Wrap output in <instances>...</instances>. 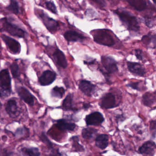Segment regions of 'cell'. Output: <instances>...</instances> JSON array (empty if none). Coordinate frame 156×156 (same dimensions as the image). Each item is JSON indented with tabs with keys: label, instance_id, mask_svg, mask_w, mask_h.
<instances>
[{
	"label": "cell",
	"instance_id": "cell-34",
	"mask_svg": "<svg viewBox=\"0 0 156 156\" xmlns=\"http://www.w3.org/2000/svg\"><path fill=\"white\" fill-rule=\"evenodd\" d=\"M143 22L145 25L149 28H152L154 25V22L152 19L149 17H145L143 18Z\"/></svg>",
	"mask_w": 156,
	"mask_h": 156
},
{
	"label": "cell",
	"instance_id": "cell-25",
	"mask_svg": "<svg viewBox=\"0 0 156 156\" xmlns=\"http://www.w3.org/2000/svg\"><path fill=\"white\" fill-rule=\"evenodd\" d=\"M23 155L27 156H37L41 155L40 151L36 147H24L22 149Z\"/></svg>",
	"mask_w": 156,
	"mask_h": 156
},
{
	"label": "cell",
	"instance_id": "cell-26",
	"mask_svg": "<svg viewBox=\"0 0 156 156\" xmlns=\"http://www.w3.org/2000/svg\"><path fill=\"white\" fill-rule=\"evenodd\" d=\"M7 9L15 14H19L20 8L19 3L16 0H10L9 5L7 8Z\"/></svg>",
	"mask_w": 156,
	"mask_h": 156
},
{
	"label": "cell",
	"instance_id": "cell-35",
	"mask_svg": "<svg viewBox=\"0 0 156 156\" xmlns=\"http://www.w3.org/2000/svg\"><path fill=\"white\" fill-rule=\"evenodd\" d=\"M126 86L128 87H131L132 89L137 90V91H141L142 90V88L140 87H141L140 86V83H139V82L130 83L128 84Z\"/></svg>",
	"mask_w": 156,
	"mask_h": 156
},
{
	"label": "cell",
	"instance_id": "cell-8",
	"mask_svg": "<svg viewBox=\"0 0 156 156\" xmlns=\"http://www.w3.org/2000/svg\"><path fill=\"white\" fill-rule=\"evenodd\" d=\"M85 120L87 126H98L104 122L105 118L100 112L96 111L87 115Z\"/></svg>",
	"mask_w": 156,
	"mask_h": 156
},
{
	"label": "cell",
	"instance_id": "cell-20",
	"mask_svg": "<svg viewBox=\"0 0 156 156\" xmlns=\"http://www.w3.org/2000/svg\"><path fill=\"white\" fill-rule=\"evenodd\" d=\"M126 1L137 11H143L146 10L147 7L146 0H126Z\"/></svg>",
	"mask_w": 156,
	"mask_h": 156
},
{
	"label": "cell",
	"instance_id": "cell-31",
	"mask_svg": "<svg viewBox=\"0 0 156 156\" xmlns=\"http://www.w3.org/2000/svg\"><path fill=\"white\" fill-rule=\"evenodd\" d=\"M11 89L6 88L0 85V97L5 98L10 95Z\"/></svg>",
	"mask_w": 156,
	"mask_h": 156
},
{
	"label": "cell",
	"instance_id": "cell-23",
	"mask_svg": "<svg viewBox=\"0 0 156 156\" xmlns=\"http://www.w3.org/2000/svg\"><path fill=\"white\" fill-rule=\"evenodd\" d=\"M98 132V130L94 128H85L82 130V136L85 139H91L96 135Z\"/></svg>",
	"mask_w": 156,
	"mask_h": 156
},
{
	"label": "cell",
	"instance_id": "cell-7",
	"mask_svg": "<svg viewBox=\"0 0 156 156\" xmlns=\"http://www.w3.org/2000/svg\"><path fill=\"white\" fill-rule=\"evenodd\" d=\"M1 38L11 52L13 54H18L20 52L21 46L18 41L5 34H2Z\"/></svg>",
	"mask_w": 156,
	"mask_h": 156
},
{
	"label": "cell",
	"instance_id": "cell-33",
	"mask_svg": "<svg viewBox=\"0 0 156 156\" xmlns=\"http://www.w3.org/2000/svg\"><path fill=\"white\" fill-rule=\"evenodd\" d=\"M26 128L24 127H20L17 129L15 133V136L18 138L23 136L26 134Z\"/></svg>",
	"mask_w": 156,
	"mask_h": 156
},
{
	"label": "cell",
	"instance_id": "cell-4",
	"mask_svg": "<svg viewBox=\"0 0 156 156\" xmlns=\"http://www.w3.org/2000/svg\"><path fill=\"white\" fill-rule=\"evenodd\" d=\"M2 30L6 32L10 35L18 38H24L25 36V32L19 26L9 22L7 19L2 20Z\"/></svg>",
	"mask_w": 156,
	"mask_h": 156
},
{
	"label": "cell",
	"instance_id": "cell-19",
	"mask_svg": "<svg viewBox=\"0 0 156 156\" xmlns=\"http://www.w3.org/2000/svg\"><path fill=\"white\" fill-rule=\"evenodd\" d=\"M6 110L8 114L11 117H15L18 113L17 102L14 99H10L7 102Z\"/></svg>",
	"mask_w": 156,
	"mask_h": 156
},
{
	"label": "cell",
	"instance_id": "cell-42",
	"mask_svg": "<svg viewBox=\"0 0 156 156\" xmlns=\"http://www.w3.org/2000/svg\"><path fill=\"white\" fill-rule=\"evenodd\" d=\"M153 1V2L155 4V2H156V0H152Z\"/></svg>",
	"mask_w": 156,
	"mask_h": 156
},
{
	"label": "cell",
	"instance_id": "cell-17",
	"mask_svg": "<svg viewBox=\"0 0 156 156\" xmlns=\"http://www.w3.org/2000/svg\"><path fill=\"white\" fill-rule=\"evenodd\" d=\"M0 85L6 87L11 89V78L9 70L4 69L0 72Z\"/></svg>",
	"mask_w": 156,
	"mask_h": 156
},
{
	"label": "cell",
	"instance_id": "cell-43",
	"mask_svg": "<svg viewBox=\"0 0 156 156\" xmlns=\"http://www.w3.org/2000/svg\"><path fill=\"white\" fill-rule=\"evenodd\" d=\"M1 107H2V104H1V103H0V108H1Z\"/></svg>",
	"mask_w": 156,
	"mask_h": 156
},
{
	"label": "cell",
	"instance_id": "cell-28",
	"mask_svg": "<svg viewBox=\"0 0 156 156\" xmlns=\"http://www.w3.org/2000/svg\"><path fill=\"white\" fill-rule=\"evenodd\" d=\"M65 90L63 87H55L51 90V94L52 96L57 98H62L65 94Z\"/></svg>",
	"mask_w": 156,
	"mask_h": 156
},
{
	"label": "cell",
	"instance_id": "cell-6",
	"mask_svg": "<svg viewBox=\"0 0 156 156\" xmlns=\"http://www.w3.org/2000/svg\"><path fill=\"white\" fill-rule=\"evenodd\" d=\"M99 104L103 109H110L118 106V105L116 104L115 97L112 93L106 94L101 98Z\"/></svg>",
	"mask_w": 156,
	"mask_h": 156
},
{
	"label": "cell",
	"instance_id": "cell-13",
	"mask_svg": "<svg viewBox=\"0 0 156 156\" xmlns=\"http://www.w3.org/2000/svg\"><path fill=\"white\" fill-rule=\"evenodd\" d=\"M96 85L90 81L83 80L79 84V89L82 93L87 96H92L96 88Z\"/></svg>",
	"mask_w": 156,
	"mask_h": 156
},
{
	"label": "cell",
	"instance_id": "cell-29",
	"mask_svg": "<svg viewBox=\"0 0 156 156\" xmlns=\"http://www.w3.org/2000/svg\"><path fill=\"white\" fill-rule=\"evenodd\" d=\"M44 7L48 10L54 14H57V9L53 2L51 1H46L44 3Z\"/></svg>",
	"mask_w": 156,
	"mask_h": 156
},
{
	"label": "cell",
	"instance_id": "cell-15",
	"mask_svg": "<svg viewBox=\"0 0 156 156\" xmlns=\"http://www.w3.org/2000/svg\"><path fill=\"white\" fill-rule=\"evenodd\" d=\"M65 39L69 42H82L86 39L83 35L73 30H68L64 34Z\"/></svg>",
	"mask_w": 156,
	"mask_h": 156
},
{
	"label": "cell",
	"instance_id": "cell-9",
	"mask_svg": "<svg viewBox=\"0 0 156 156\" xmlns=\"http://www.w3.org/2000/svg\"><path fill=\"white\" fill-rule=\"evenodd\" d=\"M127 66L129 71L135 76L143 77L146 75L145 67L139 63L128 62Z\"/></svg>",
	"mask_w": 156,
	"mask_h": 156
},
{
	"label": "cell",
	"instance_id": "cell-30",
	"mask_svg": "<svg viewBox=\"0 0 156 156\" xmlns=\"http://www.w3.org/2000/svg\"><path fill=\"white\" fill-rule=\"evenodd\" d=\"M10 69L12 76L14 78H18L20 76V68L17 64L15 63H12L11 65Z\"/></svg>",
	"mask_w": 156,
	"mask_h": 156
},
{
	"label": "cell",
	"instance_id": "cell-38",
	"mask_svg": "<svg viewBox=\"0 0 156 156\" xmlns=\"http://www.w3.org/2000/svg\"><path fill=\"white\" fill-rule=\"evenodd\" d=\"M91 1L96 3L101 8H105L106 6V3L105 0H91Z\"/></svg>",
	"mask_w": 156,
	"mask_h": 156
},
{
	"label": "cell",
	"instance_id": "cell-41",
	"mask_svg": "<svg viewBox=\"0 0 156 156\" xmlns=\"http://www.w3.org/2000/svg\"><path fill=\"white\" fill-rule=\"evenodd\" d=\"M91 106L90 104H85L83 105V108L84 109H88Z\"/></svg>",
	"mask_w": 156,
	"mask_h": 156
},
{
	"label": "cell",
	"instance_id": "cell-16",
	"mask_svg": "<svg viewBox=\"0 0 156 156\" xmlns=\"http://www.w3.org/2000/svg\"><path fill=\"white\" fill-rule=\"evenodd\" d=\"M56 126L60 130L69 131H73L76 127V125L75 123L66 119H60L57 120Z\"/></svg>",
	"mask_w": 156,
	"mask_h": 156
},
{
	"label": "cell",
	"instance_id": "cell-14",
	"mask_svg": "<svg viewBox=\"0 0 156 156\" xmlns=\"http://www.w3.org/2000/svg\"><path fill=\"white\" fill-rule=\"evenodd\" d=\"M54 59L56 63L60 67L65 69L68 66V63L65 55L60 49H56L53 54Z\"/></svg>",
	"mask_w": 156,
	"mask_h": 156
},
{
	"label": "cell",
	"instance_id": "cell-40",
	"mask_svg": "<svg viewBox=\"0 0 156 156\" xmlns=\"http://www.w3.org/2000/svg\"><path fill=\"white\" fill-rule=\"evenodd\" d=\"M116 119L119 120V121H120V120H121V121H122L124 120L125 118H124V116H123V115H118L117 116Z\"/></svg>",
	"mask_w": 156,
	"mask_h": 156
},
{
	"label": "cell",
	"instance_id": "cell-1",
	"mask_svg": "<svg viewBox=\"0 0 156 156\" xmlns=\"http://www.w3.org/2000/svg\"><path fill=\"white\" fill-rule=\"evenodd\" d=\"M114 12L129 30L135 32H138L140 30V27L137 19L132 13L122 9H117Z\"/></svg>",
	"mask_w": 156,
	"mask_h": 156
},
{
	"label": "cell",
	"instance_id": "cell-21",
	"mask_svg": "<svg viewBox=\"0 0 156 156\" xmlns=\"http://www.w3.org/2000/svg\"><path fill=\"white\" fill-rule=\"evenodd\" d=\"M142 101L144 105L151 107L156 103V94L147 92L143 95L142 97Z\"/></svg>",
	"mask_w": 156,
	"mask_h": 156
},
{
	"label": "cell",
	"instance_id": "cell-32",
	"mask_svg": "<svg viewBox=\"0 0 156 156\" xmlns=\"http://www.w3.org/2000/svg\"><path fill=\"white\" fill-rule=\"evenodd\" d=\"M41 140L42 141L46 144L49 148H53V144L52 142L50 141V140L47 137V136L45 135V133L44 132H43L41 135Z\"/></svg>",
	"mask_w": 156,
	"mask_h": 156
},
{
	"label": "cell",
	"instance_id": "cell-3",
	"mask_svg": "<svg viewBox=\"0 0 156 156\" xmlns=\"http://www.w3.org/2000/svg\"><path fill=\"white\" fill-rule=\"evenodd\" d=\"M101 60L103 69H100V71L105 77L118 71L116 61L112 57L104 55L101 56Z\"/></svg>",
	"mask_w": 156,
	"mask_h": 156
},
{
	"label": "cell",
	"instance_id": "cell-36",
	"mask_svg": "<svg viewBox=\"0 0 156 156\" xmlns=\"http://www.w3.org/2000/svg\"><path fill=\"white\" fill-rule=\"evenodd\" d=\"M156 120H151V122H150V129L151 135H152V137L153 138H155V136H156Z\"/></svg>",
	"mask_w": 156,
	"mask_h": 156
},
{
	"label": "cell",
	"instance_id": "cell-11",
	"mask_svg": "<svg viewBox=\"0 0 156 156\" xmlns=\"http://www.w3.org/2000/svg\"><path fill=\"white\" fill-rule=\"evenodd\" d=\"M56 78V74L55 72L50 70L44 71L39 79L40 84L43 86L50 85L52 83Z\"/></svg>",
	"mask_w": 156,
	"mask_h": 156
},
{
	"label": "cell",
	"instance_id": "cell-22",
	"mask_svg": "<svg viewBox=\"0 0 156 156\" xmlns=\"http://www.w3.org/2000/svg\"><path fill=\"white\" fill-rule=\"evenodd\" d=\"M62 108L66 111H76V108L73 105V95L69 94L66 96L62 104Z\"/></svg>",
	"mask_w": 156,
	"mask_h": 156
},
{
	"label": "cell",
	"instance_id": "cell-37",
	"mask_svg": "<svg viewBox=\"0 0 156 156\" xmlns=\"http://www.w3.org/2000/svg\"><path fill=\"white\" fill-rule=\"evenodd\" d=\"M135 55H136L138 60H140V61L143 60L144 56H143V53L142 50H140V49L135 50Z\"/></svg>",
	"mask_w": 156,
	"mask_h": 156
},
{
	"label": "cell",
	"instance_id": "cell-18",
	"mask_svg": "<svg viewBox=\"0 0 156 156\" xmlns=\"http://www.w3.org/2000/svg\"><path fill=\"white\" fill-rule=\"evenodd\" d=\"M108 140L109 138L107 134L98 135L95 139L96 146L100 149H105L108 146Z\"/></svg>",
	"mask_w": 156,
	"mask_h": 156
},
{
	"label": "cell",
	"instance_id": "cell-39",
	"mask_svg": "<svg viewBox=\"0 0 156 156\" xmlns=\"http://www.w3.org/2000/svg\"><path fill=\"white\" fill-rule=\"evenodd\" d=\"M95 62V60H94L90 61H84V62L86 64L91 65L93 64H94Z\"/></svg>",
	"mask_w": 156,
	"mask_h": 156
},
{
	"label": "cell",
	"instance_id": "cell-10",
	"mask_svg": "<svg viewBox=\"0 0 156 156\" xmlns=\"http://www.w3.org/2000/svg\"><path fill=\"white\" fill-rule=\"evenodd\" d=\"M17 91L19 96L25 103L30 106L34 105V97L28 89L23 87H19L17 88Z\"/></svg>",
	"mask_w": 156,
	"mask_h": 156
},
{
	"label": "cell",
	"instance_id": "cell-5",
	"mask_svg": "<svg viewBox=\"0 0 156 156\" xmlns=\"http://www.w3.org/2000/svg\"><path fill=\"white\" fill-rule=\"evenodd\" d=\"M36 12L39 18L42 21L44 26L50 32L54 33L57 31L59 27V23L57 21L50 18L47 14L44 12L43 11L37 10Z\"/></svg>",
	"mask_w": 156,
	"mask_h": 156
},
{
	"label": "cell",
	"instance_id": "cell-27",
	"mask_svg": "<svg viewBox=\"0 0 156 156\" xmlns=\"http://www.w3.org/2000/svg\"><path fill=\"white\" fill-rule=\"evenodd\" d=\"M71 140L73 141V144H72L73 148L76 151L83 152V151H84L85 149L83 146H82L79 143V139L78 136H74L71 138Z\"/></svg>",
	"mask_w": 156,
	"mask_h": 156
},
{
	"label": "cell",
	"instance_id": "cell-2",
	"mask_svg": "<svg viewBox=\"0 0 156 156\" xmlns=\"http://www.w3.org/2000/svg\"><path fill=\"white\" fill-rule=\"evenodd\" d=\"M110 31L108 30L102 29L91 32L95 42L108 47H112L115 44V41Z\"/></svg>",
	"mask_w": 156,
	"mask_h": 156
},
{
	"label": "cell",
	"instance_id": "cell-12",
	"mask_svg": "<svg viewBox=\"0 0 156 156\" xmlns=\"http://www.w3.org/2000/svg\"><path fill=\"white\" fill-rule=\"evenodd\" d=\"M156 146L153 141H147L139 148V153L144 155L153 156L155 154Z\"/></svg>",
	"mask_w": 156,
	"mask_h": 156
},
{
	"label": "cell",
	"instance_id": "cell-24",
	"mask_svg": "<svg viewBox=\"0 0 156 156\" xmlns=\"http://www.w3.org/2000/svg\"><path fill=\"white\" fill-rule=\"evenodd\" d=\"M141 42L143 44L147 46H149L152 44L154 47H156V35L151 34H148L147 35H144L141 39Z\"/></svg>",
	"mask_w": 156,
	"mask_h": 156
}]
</instances>
